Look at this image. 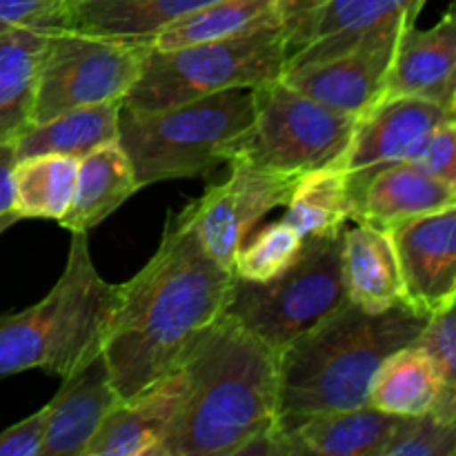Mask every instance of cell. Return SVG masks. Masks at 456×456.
Returning a JSON list of instances; mask_svg holds the SVG:
<instances>
[{"label":"cell","instance_id":"6da1fadb","mask_svg":"<svg viewBox=\"0 0 456 456\" xmlns=\"http://www.w3.org/2000/svg\"><path fill=\"white\" fill-rule=\"evenodd\" d=\"M234 272L218 265L178 214H169L159 249L118 285L102 354L120 399L181 368L196 338L225 314Z\"/></svg>","mask_w":456,"mask_h":456},{"label":"cell","instance_id":"7a4b0ae2","mask_svg":"<svg viewBox=\"0 0 456 456\" xmlns=\"http://www.w3.org/2000/svg\"><path fill=\"white\" fill-rule=\"evenodd\" d=\"M187 396L165 456H239L279 417V352L223 314L181 361Z\"/></svg>","mask_w":456,"mask_h":456},{"label":"cell","instance_id":"3957f363","mask_svg":"<svg viewBox=\"0 0 456 456\" xmlns=\"http://www.w3.org/2000/svg\"><path fill=\"white\" fill-rule=\"evenodd\" d=\"M428 316L405 301L383 312L343 303L279 352L276 419L368 405L379 365L417 341Z\"/></svg>","mask_w":456,"mask_h":456},{"label":"cell","instance_id":"277c9868","mask_svg":"<svg viewBox=\"0 0 456 456\" xmlns=\"http://www.w3.org/2000/svg\"><path fill=\"white\" fill-rule=\"evenodd\" d=\"M118 285L107 283L89 254L87 234L71 232L58 283L36 305L0 314V377L45 370L67 377L102 350Z\"/></svg>","mask_w":456,"mask_h":456},{"label":"cell","instance_id":"5b68a950","mask_svg":"<svg viewBox=\"0 0 456 456\" xmlns=\"http://www.w3.org/2000/svg\"><path fill=\"white\" fill-rule=\"evenodd\" d=\"M252 125V89H225L154 111L120 105L118 145L145 187L225 163L239 154Z\"/></svg>","mask_w":456,"mask_h":456},{"label":"cell","instance_id":"8992f818","mask_svg":"<svg viewBox=\"0 0 456 456\" xmlns=\"http://www.w3.org/2000/svg\"><path fill=\"white\" fill-rule=\"evenodd\" d=\"M285 61V22L212 43L165 52L151 49L141 76L123 98V107L154 111L225 89H254L279 80Z\"/></svg>","mask_w":456,"mask_h":456},{"label":"cell","instance_id":"52a82bcc","mask_svg":"<svg viewBox=\"0 0 456 456\" xmlns=\"http://www.w3.org/2000/svg\"><path fill=\"white\" fill-rule=\"evenodd\" d=\"M347 303L341 234L305 239L288 270L265 283L234 276L225 314L281 352Z\"/></svg>","mask_w":456,"mask_h":456},{"label":"cell","instance_id":"ba28073f","mask_svg":"<svg viewBox=\"0 0 456 456\" xmlns=\"http://www.w3.org/2000/svg\"><path fill=\"white\" fill-rule=\"evenodd\" d=\"M150 52L151 38L49 31L38 65L31 123H43L76 107L123 102Z\"/></svg>","mask_w":456,"mask_h":456},{"label":"cell","instance_id":"9c48e42d","mask_svg":"<svg viewBox=\"0 0 456 456\" xmlns=\"http://www.w3.org/2000/svg\"><path fill=\"white\" fill-rule=\"evenodd\" d=\"M254 125L239 154L285 174L334 165L350 142L354 116L321 105L283 80L252 89Z\"/></svg>","mask_w":456,"mask_h":456},{"label":"cell","instance_id":"30bf717a","mask_svg":"<svg viewBox=\"0 0 456 456\" xmlns=\"http://www.w3.org/2000/svg\"><path fill=\"white\" fill-rule=\"evenodd\" d=\"M227 165V178L208 187L178 216L194 232L200 248L232 272L245 234L267 212L288 203L298 174L263 167L245 154H234Z\"/></svg>","mask_w":456,"mask_h":456},{"label":"cell","instance_id":"8fae6325","mask_svg":"<svg viewBox=\"0 0 456 456\" xmlns=\"http://www.w3.org/2000/svg\"><path fill=\"white\" fill-rule=\"evenodd\" d=\"M428 0H289L285 69L338 56L370 38L414 25ZM283 69V71H285Z\"/></svg>","mask_w":456,"mask_h":456},{"label":"cell","instance_id":"7c38bea8","mask_svg":"<svg viewBox=\"0 0 456 456\" xmlns=\"http://www.w3.org/2000/svg\"><path fill=\"white\" fill-rule=\"evenodd\" d=\"M454 111L412 96H381L356 118L350 142L334 165L346 169L352 191L377 169L408 163Z\"/></svg>","mask_w":456,"mask_h":456},{"label":"cell","instance_id":"4fadbf2b","mask_svg":"<svg viewBox=\"0 0 456 456\" xmlns=\"http://www.w3.org/2000/svg\"><path fill=\"white\" fill-rule=\"evenodd\" d=\"M401 31H387L325 61L288 67L281 80L330 110L359 118L383 96Z\"/></svg>","mask_w":456,"mask_h":456},{"label":"cell","instance_id":"5bb4252c","mask_svg":"<svg viewBox=\"0 0 456 456\" xmlns=\"http://www.w3.org/2000/svg\"><path fill=\"white\" fill-rule=\"evenodd\" d=\"M399 261L405 303L419 312L456 301V208L410 218L387 230Z\"/></svg>","mask_w":456,"mask_h":456},{"label":"cell","instance_id":"9a60e30c","mask_svg":"<svg viewBox=\"0 0 456 456\" xmlns=\"http://www.w3.org/2000/svg\"><path fill=\"white\" fill-rule=\"evenodd\" d=\"M187 396L181 368L120 401L102 421L83 456H165Z\"/></svg>","mask_w":456,"mask_h":456},{"label":"cell","instance_id":"2e32d148","mask_svg":"<svg viewBox=\"0 0 456 456\" xmlns=\"http://www.w3.org/2000/svg\"><path fill=\"white\" fill-rule=\"evenodd\" d=\"M383 96L423 98L456 114L454 9L430 29L408 25L401 31Z\"/></svg>","mask_w":456,"mask_h":456},{"label":"cell","instance_id":"e0dca14e","mask_svg":"<svg viewBox=\"0 0 456 456\" xmlns=\"http://www.w3.org/2000/svg\"><path fill=\"white\" fill-rule=\"evenodd\" d=\"M120 401L101 350L62 377L61 390L45 405L47 426L43 456H83L98 428Z\"/></svg>","mask_w":456,"mask_h":456},{"label":"cell","instance_id":"ac0fdd59","mask_svg":"<svg viewBox=\"0 0 456 456\" xmlns=\"http://www.w3.org/2000/svg\"><path fill=\"white\" fill-rule=\"evenodd\" d=\"M396 417L372 405L276 419L285 456H381Z\"/></svg>","mask_w":456,"mask_h":456},{"label":"cell","instance_id":"d6986e66","mask_svg":"<svg viewBox=\"0 0 456 456\" xmlns=\"http://www.w3.org/2000/svg\"><path fill=\"white\" fill-rule=\"evenodd\" d=\"M456 208V185L414 163H395L370 174L356 190V223L390 227L410 218Z\"/></svg>","mask_w":456,"mask_h":456},{"label":"cell","instance_id":"ffe728a7","mask_svg":"<svg viewBox=\"0 0 456 456\" xmlns=\"http://www.w3.org/2000/svg\"><path fill=\"white\" fill-rule=\"evenodd\" d=\"M341 270L347 301L383 312L405 301L399 261L387 230L359 223L341 234Z\"/></svg>","mask_w":456,"mask_h":456},{"label":"cell","instance_id":"44dd1931","mask_svg":"<svg viewBox=\"0 0 456 456\" xmlns=\"http://www.w3.org/2000/svg\"><path fill=\"white\" fill-rule=\"evenodd\" d=\"M138 190L142 187L136 183L123 147L118 141L107 142L78 159L74 199L58 223L69 232L87 234Z\"/></svg>","mask_w":456,"mask_h":456},{"label":"cell","instance_id":"7402d4cb","mask_svg":"<svg viewBox=\"0 0 456 456\" xmlns=\"http://www.w3.org/2000/svg\"><path fill=\"white\" fill-rule=\"evenodd\" d=\"M214 0H67L62 29L107 38H151Z\"/></svg>","mask_w":456,"mask_h":456},{"label":"cell","instance_id":"603a6c76","mask_svg":"<svg viewBox=\"0 0 456 456\" xmlns=\"http://www.w3.org/2000/svg\"><path fill=\"white\" fill-rule=\"evenodd\" d=\"M289 0H214L151 36V49H176L187 45L232 38L258 27L279 25L288 16Z\"/></svg>","mask_w":456,"mask_h":456},{"label":"cell","instance_id":"cb8c5ba5","mask_svg":"<svg viewBox=\"0 0 456 456\" xmlns=\"http://www.w3.org/2000/svg\"><path fill=\"white\" fill-rule=\"evenodd\" d=\"M120 101L76 107L52 116L43 123H31L20 136L13 138L16 159L36 154H62L83 159L89 151L118 141Z\"/></svg>","mask_w":456,"mask_h":456},{"label":"cell","instance_id":"d4e9b609","mask_svg":"<svg viewBox=\"0 0 456 456\" xmlns=\"http://www.w3.org/2000/svg\"><path fill=\"white\" fill-rule=\"evenodd\" d=\"M285 208L283 223L297 230V234L303 239H323L343 234L347 221H354L356 196L346 169L325 165L298 174Z\"/></svg>","mask_w":456,"mask_h":456},{"label":"cell","instance_id":"484cf974","mask_svg":"<svg viewBox=\"0 0 456 456\" xmlns=\"http://www.w3.org/2000/svg\"><path fill=\"white\" fill-rule=\"evenodd\" d=\"M441 395H456L448 390L419 346L401 347L383 359L370 383L368 405L392 417H419L432 412Z\"/></svg>","mask_w":456,"mask_h":456},{"label":"cell","instance_id":"4316f807","mask_svg":"<svg viewBox=\"0 0 456 456\" xmlns=\"http://www.w3.org/2000/svg\"><path fill=\"white\" fill-rule=\"evenodd\" d=\"M45 29L0 34V141H13L31 125Z\"/></svg>","mask_w":456,"mask_h":456},{"label":"cell","instance_id":"83f0119b","mask_svg":"<svg viewBox=\"0 0 456 456\" xmlns=\"http://www.w3.org/2000/svg\"><path fill=\"white\" fill-rule=\"evenodd\" d=\"M78 159L62 154H36L16 160L13 209L20 218L61 221L74 199Z\"/></svg>","mask_w":456,"mask_h":456},{"label":"cell","instance_id":"f1b7e54d","mask_svg":"<svg viewBox=\"0 0 456 456\" xmlns=\"http://www.w3.org/2000/svg\"><path fill=\"white\" fill-rule=\"evenodd\" d=\"M303 240L305 239L297 234V230H292L288 223H272L261 234H256L252 243L245 248L240 245L232 272L240 281L265 283L292 265L301 252Z\"/></svg>","mask_w":456,"mask_h":456},{"label":"cell","instance_id":"f546056e","mask_svg":"<svg viewBox=\"0 0 456 456\" xmlns=\"http://www.w3.org/2000/svg\"><path fill=\"white\" fill-rule=\"evenodd\" d=\"M456 423H448L436 414L396 417L392 435L381 456H454Z\"/></svg>","mask_w":456,"mask_h":456},{"label":"cell","instance_id":"4dcf8cb0","mask_svg":"<svg viewBox=\"0 0 456 456\" xmlns=\"http://www.w3.org/2000/svg\"><path fill=\"white\" fill-rule=\"evenodd\" d=\"M414 346L421 347L435 363L448 390H456V314L454 303L430 312Z\"/></svg>","mask_w":456,"mask_h":456},{"label":"cell","instance_id":"1f68e13d","mask_svg":"<svg viewBox=\"0 0 456 456\" xmlns=\"http://www.w3.org/2000/svg\"><path fill=\"white\" fill-rule=\"evenodd\" d=\"M67 0H0V34L12 29H62Z\"/></svg>","mask_w":456,"mask_h":456},{"label":"cell","instance_id":"d6a6232c","mask_svg":"<svg viewBox=\"0 0 456 456\" xmlns=\"http://www.w3.org/2000/svg\"><path fill=\"white\" fill-rule=\"evenodd\" d=\"M417 167H421L423 172L432 174V176L441 178L445 183H452L456 185V125L454 118L445 120L444 125L435 129V132L428 136V141L423 142L421 150L417 151L412 160Z\"/></svg>","mask_w":456,"mask_h":456},{"label":"cell","instance_id":"836d02e7","mask_svg":"<svg viewBox=\"0 0 456 456\" xmlns=\"http://www.w3.org/2000/svg\"><path fill=\"white\" fill-rule=\"evenodd\" d=\"M47 410L29 414L16 426L0 432V456H43Z\"/></svg>","mask_w":456,"mask_h":456},{"label":"cell","instance_id":"e575fe53","mask_svg":"<svg viewBox=\"0 0 456 456\" xmlns=\"http://www.w3.org/2000/svg\"><path fill=\"white\" fill-rule=\"evenodd\" d=\"M13 141H0V216L13 209V167H16Z\"/></svg>","mask_w":456,"mask_h":456},{"label":"cell","instance_id":"d590c367","mask_svg":"<svg viewBox=\"0 0 456 456\" xmlns=\"http://www.w3.org/2000/svg\"><path fill=\"white\" fill-rule=\"evenodd\" d=\"M18 221H20V214H18V212L3 214V216H0V234H3V232H7L9 227H12L13 223H18Z\"/></svg>","mask_w":456,"mask_h":456}]
</instances>
